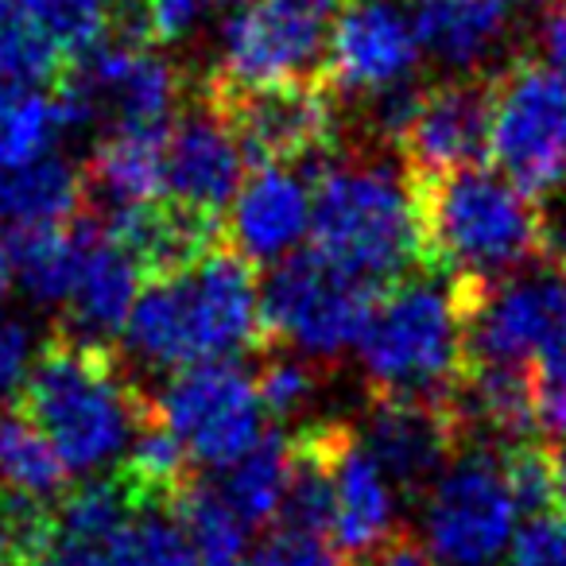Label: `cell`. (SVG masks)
Returning <instances> with one entry per match:
<instances>
[{
    "mask_svg": "<svg viewBox=\"0 0 566 566\" xmlns=\"http://www.w3.org/2000/svg\"><path fill=\"white\" fill-rule=\"evenodd\" d=\"M17 411L55 447L66 470L94 473L128 450L156 416V400L133 385L113 346L55 331L20 385Z\"/></svg>",
    "mask_w": 566,
    "mask_h": 566,
    "instance_id": "6da1fadb",
    "label": "cell"
},
{
    "mask_svg": "<svg viewBox=\"0 0 566 566\" xmlns=\"http://www.w3.org/2000/svg\"><path fill=\"white\" fill-rule=\"evenodd\" d=\"M125 338L140 361L175 373L226 361L241 349L264 354L256 264L226 237L187 272L148 280Z\"/></svg>",
    "mask_w": 566,
    "mask_h": 566,
    "instance_id": "7a4b0ae2",
    "label": "cell"
},
{
    "mask_svg": "<svg viewBox=\"0 0 566 566\" xmlns=\"http://www.w3.org/2000/svg\"><path fill=\"white\" fill-rule=\"evenodd\" d=\"M311 252L380 292L408 280L423 264L408 175L361 159L311 171Z\"/></svg>",
    "mask_w": 566,
    "mask_h": 566,
    "instance_id": "3957f363",
    "label": "cell"
},
{
    "mask_svg": "<svg viewBox=\"0 0 566 566\" xmlns=\"http://www.w3.org/2000/svg\"><path fill=\"white\" fill-rule=\"evenodd\" d=\"M416 202L419 260L442 280L501 272L535 256V210L496 167H458L431 179H408Z\"/></svg>",
    "mask_w": 566,
    "mask_h": 566,
    "instance_id": "277c9868",
    "label": "cell"
},
{
    "mask_svg": "<svg viewBox=\"0 0 566 566\" xmlns=\"http://www.w3.org/2000/svg\"><path fill=\"white\" fill-rule=\"evenodd\" d=\"M357 349L373 392L450 400L462 377V323L450 280L408 275L392 283L373 307Z\"/></svg>",
    "mask_w": 566,
    "mask_h": 566,
    "instance_id": "5b68a950",
    "label": "cell"
},
{
    "mask_svg": "<svg viewBox=\"0 0 566 566\" xmlns=\"http://www.w3.org/2000/svg\"><path fill=\"white\" fill-rule=\"evenodd\" d=\"M450 292L462 323V369H535L566 338V275L551 268L501 280L454 275Z\"/></svg>",
    "mask_w": 566,
    "mask_h": 566,
    "instance_id": "8992f818",
    "label": "cell"
},
{
    "mask_svg": "<svg viewBox=\"0 0 566 566\" xmlns=\"http://www.w3.org/2000/svg\"><path fill=\"white\" fill-rule=\"evenodd\" d=\"M202 97L213 105L226 128L233 133L237 148L256 167H303L331 164V151L338 144V90L331 78L275 82V86H221L206 82Z\"/></svg>",
    "mask_w": 566,
    "mask_h": 566,
    "instance_id": "52a82bcc",
    "label": "cell"
},
{
    "mask_svg": "<svg viewBox=\"0 0 566 566\" xmlns=\"http://www.w3.org/2000/svg\"><path fill=\"white\" fill-rule=\"evenodd\" d=\"M380 295V287L354 280L318 252H292L260 292L264 354L295 346L307 357H338L361 342Z\"/></svg>",
    "mask_w": 566,
    "mask_h": 566,
    "instance_id": "ba28073f",
    "label": "cell"
},
{
    "mask_svg": "<svg viewBox=\"0 0 566 566\" xmlns=\"http://www.w3.org/2000/svg\"><path fill=\"white\" fill-rule=\"evenodd\" d=\"M489 159L524 198L566 182V74L527 55L496 74Z\"/></svg>",
    "mask_w": 566,
    "mask_h": 566,
    "instance_id": "9c48e42d",
    "label": "cell"
},
{
    "mask_svg": "<svg viewBox=\"0 0 566 566\" xmlns=\"http://www.w3.org/2000/svg\"><path fill=\"white\" fill-rule=\"evenodd\" d=\"M516 516L493 442L462 447L427 493V551L439 566H496L516 535Z\"/></svg>",
    "mask_w": 566,
    "mask_h": 566,
    "instance_id": "30bf717a",
    "label": "cell"
},
{
    "mask_svg": "<svg viewBox=\"0 0 566 566\" xmlns=\"http://www.w3.org/2000/svg\"><path fill=\"white\" fill-rule=\"evenodd\" d=\"M342 4L346 0H252L226 24L221 63L210 78L252 90L323 74Z\"/></svg>",
    "mask_w": 566,
    "mask_h": 566,
    "instance_id": "8fae6325",
    "label": "cell"
},
{
    "mask_svg": "<svg viewBox=\"0 0 566 566\" xmlns=\"http://www.w3.org/2000/svg\"><path fill=\"white\" fill-rule=\"evenodd\" d=\"M260 411L264 408L252 377L229 361L175 373L171 385L156 396L159 423L190 450V458L213 470L233 465L264 439Z\"/></svg>",
    "mask_w": 566,
    "mask_h": 566,
    "instance_id": "7c38bea8",
    "label": "cell"
},
{
    "mask_svg": "<svg viewBox=\"0 0 566 566\" xmlns=\"http://www.w3.org/2000/svg\"><path fill=\"white\" fill-rule=\"evenodd\" d=\"M465 431L458 403L416 400V396H369V434L365 447L377 458L385 478H392L408 496H427L434 481L447 473L450 458L462 450Z\"/></svg>",
    "mask_w": 566,
    "mask_h": 566,
    "instance_id": "4fadbf2b",
    "label": "cell"
},
{
    "mask_svg": "<svg viewBox=\"0 0 566 566\" xmlns=\"http://www.w3.org/2000/svg\"><path fill=\"white\" fill-rule=\"evenodd\" d=\"M493 133V78H454L423 86L411 120L400 133L403 175L431 179L489 159Z\"/></svg>",
    "mask_w": 566,
    "mask_h": 566,
    "instance_id": "5bb4252c",
    "label": "cell"
},
{
    "mask_svg": "<svg viewBox=\"0 0 566 566\" xmlns=\"http://www.w3.org/2000/svg\"><path fill=\"white\" fill-rule=\"evenodd\" d=\"M241 175L244 156L233 133L213 113V105L198 94V102H190L167 128L159 198L206 213V218H221L226 202L241 187Z\"/></svg>",
    "mask_w": 566,
    "mask_h": 566,
    "instance_id": "9a60e30c",
    "label": "cell"
},
{
    "mask_svg": "<svg viewBox=\"0 0 566 566\" xmlns=\"http://www.w3.org/2000/svg\"><path fill=\"white\" fill-rule=\"evenodd\" d=\"M416 63L419 40L411 32V20L400 17L392 4L365 0L334 28L331 51H326V78L338 94L380 97L411 82Z\"/></svg>",
    "mask_w": 566,
    "mask_h": 566,
    "instance_id": "2e32d148",
    "label": "cell"
},
{
    "mask_svg": "<svg viewBox=\"0 0 566 566\" xmlns=\"http://www.w3.org/2000/svg\"><path fill=\"white\" fill-rule=\"evenodd\" d=\"M311 233V182L295 167H256L237 195L233 244L252 264H280Z\"/></svg>",
    "mask_w": 566,
    "mask_h": 566,
    "instance_id": "e0dca14e",
    "label": "cell"
},
{
    "mask_svg": "<svg viewBox=\"0 0 566 566\" xmlns=\"http://www.w3.org/2000/svg\"><path fill=\"white\" fill-rule=\"evenodd\" d=\"M140 287V268L128 260L120 244L109 241L105 226L97 221L94 237L86 244V256H82L78 283L66 300V326H59V331H66L78 342L109 346L117 334H125Z\"/></svg>",
    "mask_w": 566,
    "mask_h": 566,
    "instance_id": "ac0fdd59",
    "label": "cell"
},
{
    "mask_svg": "<svg viewBox=\"0 0 566 566\" xmlns=\"http://www.w3.org/2000/svg\"><path fill=\"white\" fill-rule=\"evenodd\" d=\"M396 501L385 470L354 431H346L334 458V539L349 563L373 555L392 535Z\"/></svg>",
    "mask_w": 566,
    "mask_h": 566,
    "instance_id": "d6986e66",
    "label": "cell"
},
{
    "mask_svg": "<svg viewBox=\"0 0 566 566\" xmlns=\"http://www.w3.org/2000/svg\"><path fill=\"white\" fill-rule=\"evenodd\" d=\"M164 133H105L97 140L90 164L82 167L86 182V213L97 221L159 198L164 171Z\"/></svg>",
    "mask_w": 566,
    "mask_h": 566,
    "instance_id": "ffe728a7",
    "label": "cell"
},
{
    "mask_svg": "<svg viewBox=\"0 0 566 566\" xmlns=\"http://www.w3.org/2000/svg\"><path fill=\"white\" fill-rule=\"evenodd\" d=\"M504 4L501 0H416L411 4V32L419 51L434 55L442 66L473 71L504 40Z\"/></svg>",
    "mask_w": 566,
    "mask_h": 566,
    "instance_id": "44dd1931",
    "label": "cell"
},
{
    "mask_svg": "<svg viewBox=\"0 0 566 566\" xmlns=\"http://www.w3.org/2000/svg\"><path fill=\"white\" fill-rule=\"evenodd\" d=\"M86 210L82 167L63 156H43L28 167L0 171V226L9 233L66 226Z\"/></svg>",
    "mask_w": 566,
    "mask_h": 566,
    "instance_id": "7402d4cb",
    "label": "cell"
},
{
    "mask_svg": "<svg viewBox=\"0 0 566 566\" xmlns=\"http://www.w3.org/2000/svg\"><path fill=\"white\" fill-rule=\"evenodd\" d=\"M97 229L94 213L82 210L66 226L51 229H24V233H9V256L12 272L20 275V287L28 292V300L35 303H66L78 283V268L86 256V244Z\"/></svg>",
    "mask_w": 566,
    "mask_h": 566,
    "instance_id": "603a6c76",
    "label": "cell"
},
{
    "mask_svg": "<svg viewBox=\"0 0 566 566\" xmlns=\"http://www.w3.org/2000/svg\"><path fill=\"white\" fill-rule=\"evenodd\" d=\"M66 462L20 411L0 416V501L55 509L66 496Z\"/></svg>",
    "mask_w": 566,
    "mask_h": 566,
    "instance_id": "cb8c5ba5",
    "label": "cell"
},
{
    "mask_svg": "<svg viewBox=\"0 0 566 566\" xmlns=\"http://www.w3.org/2000/svg\"><path fill=\"white\" fill-rule=\"evenodd\" d=\"M283 485H287V439L275 431H264V439L221 470L218 496L244 520V527L268 524L280 516Z\"/></svg>",
    "mask_w": 566,
    "mask_h": 566,
    "instance_id": "d4e9b609",
    "label": "cell"
},
{
    "mask_svg": "<svg viewBox=\"0 0 566 566\" xmlns=\"http://www.w3.org/2000/svg\"><path fill=\"white\" fill-rule=\"evenodd\" d=\"M198 566H249V527L213 485H190L171 509Z\"/></svg>",
    "mask_w": 566,
    "mask_h": 566,
    "instance_id": "484cf974",
    "label": "cell"
},
{
    "mask_svg": "<svg viewBox=\"0 0 566 566\" xmlns=\"http://www.w3.org/2000/svg\"><path fill=\"white\" fill-rule=\"evenodd\" d=\"M66 133V117L48 90L4 86L0 94V171L28 167L51 156L55 140Z\"/></svg>",
    "mask_w": 566,
    "mask_h": 566,
    "instance_id": "4316f807",
    "label": "cell"
},
{
    "mask_svg": "<svg viewBox=\"0 0 566 566\" xmlns=\"http://www.w3.org/2000/svg\"><path fill=\"white\" fill-rule=\"evenodd\" d=\"M66 71V55L32 24L17 0H0V82L51 94Z\"/></svg>",
    "mask_w": 566,
    "mask_h": 566,
    "instance_id": "83f0119b",
    "label": "cell"
},
{
    "mask_svg": "<svg viewBox=\"0 0 566 566\" xmlns=\"http://www.w3.org/2000/svg\"><path fill=\"white\" fill-rule=\"evenodd\" d=\"M17 4L63 51L71 66L102 48L109 35V0H17Z\"/></svg>",
    "mask_w": 566,
    "mask_h": 566,
    "instance_id": "f1b7e54d",
    "label": "cell"
},
{
    "mask_svg": "<svg viewBox=\"0 0 566 566\" xmlns=\"http://www.w3.org/2000/svg\"><path fill=\"white\" fill-rule=\"evenodd\" d=\"M113 566H198L171 512H140L113 543Z\"/></svg>",
    "mask_w": 566,
    "mask_h": 566,
    "instance_id": "f546056e",
    "label": "cell"
},
{
    "mask_svg": "<svg viewBox=\"0 0 566 566\" xmlns=\"http://www.w3.org/2000/svg\"><path fill=\"white\" fill-rule=\"evenodd\" d=\"M504 566H566V512L547 509L516 527Z\"/></svg>",
    "mask_w": 566,
    "mask_h": 566,
    "instance_id": "4dcf8cb0",
    "label": "cell"
},
{
    "mask_svg": "<svg viewBox=\"0 0 566 566\" xmlns=\"http://www.w3.org/2000/svg\"><path fill=\"white\" fill-rule=\"evenodd\" d=\"M268 361L260 365V373L252 377L260 396V408L272 411V416H292L300 403L311 400L315 392V373L311 365L295 361V357H280L275 349H268Z\"/></svg>",
    "mask_w": 566,
    "mask_h": 566,
    "instance_id": "1f68e13d",
    "label": "cell"
},
{
    "mask_svg": "<svg viewBox=\"0 0 566 566\" xmlns=\"http://www.w3.org/2000/svg\"><path fill=\"white\" fill-rule=\"evenodd\" d=\"M532 396H535V427L566 442V338L535 361Z\"/></svg>",
    "mask_w": 566,
    "mask_h": 566,
    "instance_id": "d6a6232c",
    "label": "cell"
},
{
    "mask_svg": "<svg viewBox=\"0 0 566 566\" xmlns=\"http://www.w3.org/2000/svg\"><path fill=\"white\" fill-rule=\"evenodd\" d=\"M249 566H338V555L323 535L275 527L249 555Z\"/></svg>",
    "mask_w": 566,
    "mask_h": 566,
    "instance_id": "836d02e7",
    "label": "cell"
},
{
    "mask_svg": "<svg viewBox=\"0 0 566 566\" xmlns=\"http://www.w3.org/2000/svg\"><path fill=\"white\" fill-rule=\"evenodd\" d=\"M535 210V256L551 272L566 275V182L539 195L532 202Z\"/></svg>",
    "mask_w": 566,
    "mask_h": 566,
    "instance_id": "e575fe53",
    "label": "cell"
},
{
    "mask_svg": "<svg viewBox=\"0 0 566 566\" xmlns=\"http://www.w3.org/2000/svg\"><path fill=\"white\" fill-rule=\"evenodd\" d=\"M144 4V24H148V43L151 51L179 43L190 28L202 17L206 0H140Z\"/></svg>",
    "mask_w": 566,
    "mask_h": 566,
    "instance_id": "d590c367",
    "label": "cell"
},
{
    "mask_svg": "<svg viewBox=\"0 0 566 566\" xmlns=\"http://www.w3.org/2000/svg\"><path fill=\"white\" fill-rule=\"evenodd\" d=\"M28 357H32V338H28V326L17 318L0 315V396L17 392V385H24L28 377Z\"/></svg>",
    "mask_w": 566,
    "mask_h": 566,
    "instance_id": "8d00e7d4",
    "label": "cell"
},
{
    "mask_svg": "<svg viewBox=\"0 0 566 566\" xmlns=\"http://www.w3.org/2000/svg\"><path fill=\"white\" fill-rule=\"evenodd\" d=\"M20 566H113V547H94V543L63 539L51 527L48 543L35 555H28Z\"/></svg>",
    "mask_w": 566,
    "mask_h": 566,
    "instance_id": "74e56055",
    "label": "cell"
},
{
    "mask_svg": "<svg viewBox=\"0 0 566 566\" xmlns=\"http://www.w3.org/2000/svg\"><path fill=\"white\" fill-rule=\"evenodd\" d=\"M349 566H439V563H434L431 551L419 539H411L408 532H392L373 555L357 558V563H349Z\"/></svg>",
    "mask_w": 566,
    "mask_h": 566,
    "instance_id": "f35d334b",
    "label": "cell"
},
{
    "mask_svg": "<svg viewBox=\"0 0 566 566\" xmlns=\"http://www.w3.org/2000/svg\"><path fill=\"white\" fill-rule=\"evenodd\" d=\"M543 48H547V63L558 74H566V9L555 4L543 20Z\"/></svg>",
    "mask_w": 566,
    "mask_h": 566,
    "instance_id": "ab89813d",
    "label": "cell"
},
{
    "mask_svg": "<svg viewBox=\"0 0 566 566\" xmlns=\"http://www.w3.org/2000/svg\"><path fill=\"white\" fill-rule=\"evenodd\" d=\"M12 256H9V241L0 237V307H4V295H9V287H12Z\"/></svg>",
    "mask_w": 566,
    "mask_h": 566,
    "instance_id": "60d3db41",
    "label": "cell"
},
{
    "mask_svg": "<svg viewBox=\"0 0 566 566\" xmlns=\"http://www.w3.org/2000/svg\"><path fill=\"white\" fill-rule=\"evenodd\" d=\"M0 566H20V547L12 543V535L4 524H0Z\"/></svg>",
    "mask_w": 566,
    "mask_h": 566,
    "instance_id": "b9f144b4",
    "label": "cell"
},
{
    "mask_svg": "<svg viewBox=\"0 0 566 566\" xmlns=\"http://www.w3.org/2000/svg\"><path fill=\"white\" fill-rule=\"evenodd\" d=\"M501 4H524V0H501Z\"/></svg>",
    "mask_w": 566,
    "mask_h": 566,
    "instance_id": "7bdbcfd3",
    "label": "cell"
},
{
    "mask_svg": "<svg viewBox=\"0 0 566 566\" xmlns=\"http://www.w3.org/2000/svg\"><path fill=\"white\" fill-rule=\"evenodd\" d=\"M377 4H392V0H377Z\"/></svg>",
    "mask_w": 566,
    "mask_h": 566,
    "instance_id": "ee69618b",
    "label": "cell"
},
{
    "mask_svg": "<svg viewBox=\"0 0 566 566\" xmlns=\"http://www.w3.org/2000/svg\"><path fill=\"white\" fill-rule=\"evenodd\" d=\"M218 4H229V0H218Z\"/></svg>",
    "mask_w": 566,
    "mask_h": 566,
    "instance_id": "f6af8a7d",
    "label": "cell"
},
{
    "mask_svg": "<svg viewBox=\"0 0 566 566\" xmlns=\"http://www.w3.org/2000/svg\"><path fill=\"white\" fill-rule=\"evenodd\" d=\"M558 4H563V9H566V0H558Z\"/></svg>",
    "mask_w": 566,
    "mask_h": 566,
    "instance_id": "bcb514c9",
    "label": "cell"
}]
</instances>
